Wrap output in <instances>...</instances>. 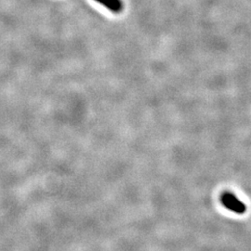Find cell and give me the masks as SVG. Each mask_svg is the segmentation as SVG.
Returning <instances> with one entry per match:
<instances>
[{"label": "cell", "instance_id": "6da1fadb", "mask_svg": "<svg viewBox=\"0 0 251 251\" xmlns=\"http://www.w3.org/2000/svg\"><path fill=\"white\" fill-rule=\"evenodd\" d=\"M221 201L225 207L236 214H244L247 211L246 205L232 193H224L221 197Z\"/></svg>", "mask_w": 251, "mask_h": 251}, {"label": "cell", "instance_id": "7a4b0ae2", "mask_svg": "<svg viewBox=\"0 0 251 251\" xmlns=\"http://www.w3.org/2000/svg\"><path fill=\"white\" fill-rule=\"evenodd\" d=\"M95 1L116 13H119L123 9V4L121 0H95Z\"/></svg>", "mask_w": 251, "mask_h": 251}]
</instances>
